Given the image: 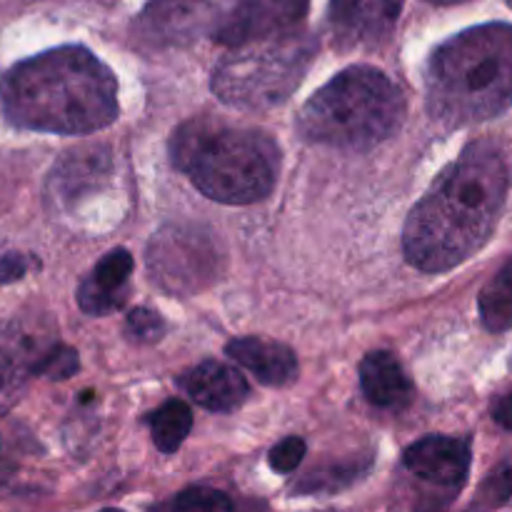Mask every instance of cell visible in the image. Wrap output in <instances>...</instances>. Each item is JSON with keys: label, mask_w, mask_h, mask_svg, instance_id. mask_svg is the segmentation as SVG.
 Instances as JSON below:
<instances>
[{"label": "cell", "mask_w": 512, "mask_h": 512, "mask_svg": "<svg viewBox=\"0 0 512 512\" xmlns=\"http://www.w3.org/2000/svg\"><path fill=\"white\" fill-rule=\"evenodd\" d=\"M508 168L493 143H473L445 170L405 223L403 248L413 268L445 273L478 253L498 225Z\"/></svg>", "instance_id": "cell-1"}, {"label": "cell", "mask_w": 512, "mask_h": 512, "mask_svg": "<svg viewBox=\"0 0 512 512\" xmlns=\"http://www.w3.org/2000/svg\"><path fill=\"white\" fill-rule=\"evenodd\" d=\"M0 103L15 128L85 135L118 118V83L90 50L65 45L13 65L0 78Z\"/></svg>", "instance_id": "cell-2"}, {"label": "cell", "mask_w": 512, "mask_h": 512, "mask_svg": "<svg viewBox=\"0 0 512 512\" xmlns=\"http://www.w3.org/2000/svg\"><path fill=\"white\" fill-rule=\"evenodd\" d=\"M428 110L445 125H473L512 105V25L463 30L433 50L425 73Z\"/></svg>", "instance_id": "cell-3"}, {"label": "cell", "mask_w": 512, "mask_h": 512, "mask_svg": "<svg viewBox=\"0 0 512 512\" xmlns=\"http://www.w3.org/2000/svg\"><path fill=\"white\" fill-rule=\"evenodd\" d=\"M173 163L195 188L225 205L263 200L278 183L280 150L268 135L230 130L205 120L175 130Z\"/></svg>", "instance_id": "cell-4"}, {"label": "cell", "mask_w": 512, "mask_h": 512, "mask_svg": "<svg viewBox=\"0 0 512 512\" xmlns=\"http://www.w3.org/2000/svg\"><path fill=\"white\" fill-rule=\"evenodd\" d=\"M405 95L383 70L355 65L335 75L298 115L305 140L330 148L368 150L398 133Z\"/></svg>", "instance_id": "cell-5"}, {"label": "cell", "mask_w": 512, "mask_h": 512, "mask_svg": "<svg viewBox=\"0 0 512 512\" xmlns=\"http://www.w3.org/2000/svg\"><path fill=\"white\" fill-rule=\"evenodd\" d=\"M318 53L315 38L285 33L235 45L213 73V93L225 105L265 110L285 103L308 73Z\"/></svg>", "instance_id": "cell-6"}, {"label": "cell", "mask_w": 512, "mask_h": 512, "mask_svg": "<svg viewBox=\"0 0 512 512\" xmlns=\"http://www.w3.org/2000/svg\"><path fill=\"white\" fill-rule=\"evenodd\" d=\"M220 253L213 235L195 225H168L148 248L155 283L170 295H190L220 275Z\"/></svg>", "instance_id": "cell-7"}, {"label": "cell", "mask_w": 512, "mask_h": 512, "mask_svg": "<svg viewBox=\"0 0 512 512\" xmlns=\"http://www.w3.org/2000/svg\"><path fill=\"white\" fill-rule=\"evenodd\" d=\"M310 0H233L213 28L215 43L245 45L253 40L293 33L308 13Z\"/></svg>", "instance_id": "cell-8"}, {"label": "cell", "mask_w": 512, "mask_h": 512, "mask_svg": "<svg viewBox=\"0 0 512 512\" xmlns=\"http://www.w3.org/2000/svg\"><path fill=\"white\" fill-rule=\"evenodd\" d=\"M215 23L213 0H150L138 18V33L153 48H178L213 30Z\"/></svg>", "instance_id": "cell-9"}, {"label": "cell", "mask_w": 512, "mask_h": 512, "mask_svg": "<svg viewBox=\"0 0 512 512\" xmlns=\"http://www.w3.org/2000/svg\"><path fill=\"white\" fill-rule=\"evenodd\" d=\"M405 468L433 488L460 493L470 473V443L460 438H423L405 453Z\"/></svg>", "instance_id": "cell-10"}, {"label": "cell", "mask_w": 512, "mask_h": 512, "mask_svg": "<svg viewBox=\"0 0 512 512\" xmlns=\"http://www.w3.org/2000/svg\"><path fill=\"white\" fill-rule=\"evenodd\" d=\"M403 0H330V25L340 45L383 43L398 25Z\"/></svg>", "instance_id": "cell-11"}, {"label": "cell", "mask_w": 512, "mask_h": 512, "mask_svg": "<svg viewBox=\"0 0 512 512\" xmlns=\"http://www.w3.org/2000/svg\"><path fill=\"white\" fill-rule=\"evenodd\" d=\"M45 350V348H43ZM35 340L15 325L0 328V415L8 413L38 375V360L43 355Z\"/></svg>", "instance_id": "cell-12"}, {"label": "cell", "mask_w": 512, "mask_h": 512, "mask_svg": "<svg viewBox=\"0 0 512 512\" xmlns=\"http://www.w3.org/2000/svg\"><path fill=\"white\" fill-rule=\"evenodd\" d=\"M180 388L198 405L213 413H230L248 398V383L235 368L223 363H200L178 380Z\"/></svg>", "instance_id": "cell-13"}, {"label": "cell", "mask_w": 512, "mask_h": 512, "mask_svg": "<svg viewBox=\"0 0 512 512\" xmlns=\"http://www.w3.org/2000/svg\"><path fill=\"white\" fill-rule=\"evenodd\" d=\"M130 273H133V255L123 248L110 250L93 273L80 283L78 305L88 315H108L125 303Z\"/></svg>", "instance_id": "cell-14"}, {"label": "cell", "mask_w": 512, "mask_h": 512, "mask_svg": "<svg viewBox=\"0 0 512 512\" xmlns=\"http://www.w3.org/2000/svg\"><path fill=\"white\" fill-rule=\"evenodd\" d=\"M225 353L270 388H283L298 378V360L293 350L275 340L238 338L228 343Z\"/></svg>", "instance_id": "cell-15"}, {"label": "cell", "mask_w": 512, "mask_h": 512, "mask_svg": "<svg viewBox=\"0 0 512 512\" xmlns=\"http://www.w3.org/2000/svg\"><path fill=\"white\" fill-rule=\"evenodd\" d=\"M360 385L365 398L385 410H403L413 400V383L400 360L388 350H375L360 363Z\"/></svg>", "instance_id": "cell-16"}, {"label": "cell", "mask_w": 512, "mask_h": 512, "mask_svg": "<svg viewBox=\"0 0 512 512\" xmlns=\"http://www.w3.org/2000/svg\"><path fill=\"white\" fill-rule=\"evenodd\" d=\"M153 443L160 453L170 455L185 443L190 428H193V413L183 400H168L158 410L148 415Z\"/></svg>", "instance_id": "cell-17"}, {"label": "cell", "mask_w": 512, "mask_h": 512, "mask_svg": "<svg viewBox=\"0 0 512 512\" xmlns=\"http://www.w3.org/2000/svg\"><path fill=\"white\" fill-rule=\"evenodd\" d=\"M480 318L490 333L512 328V260L480 293Z\"/></svg>", "instance_id": "cell-18"}, {"label": "cell", "mask_w": 512, "mask_h": 512, "mask_svg": "<svg viewBox=\"0 0 512 512\" xmlns=\"http://www.w3.org/2000/svg\"><path fill=\"white\" fill-rule=\"evenodd\" d=\"M78 365V353L73 348H68V345H50L40 355L38 375H45L50 380H65L78 370Z\"/></svg>", "instance_id": "cell-19"}, {"label": "cell", "mask_w": 512, "mask_h": 512, "mask_svg": "<svg viewBox=\"0 0 512 512\" xmlns=\"http://www.w3.org/2000/svg\"><path fill=\"white\" fill-rule=\"evenodd\" d=\"M170 508H173V510H183V512H193V510L220 512V510H230V508H233V503H230L228 495L220 493V490L190 488V490H185V493H180L178 498H175L173 503H170Z\"/></svg>", "instance_id": "cell-20"}, {"label": "cell", "mask_w": 512, "mask_h": 512, "mask_svg": "<svg viewBox=\"0 0 512 512\" xmlns=\"http://www.w3.org/2000/svg\"><path fill=\"white\" fill-rule=\"evenodd\" d=\"M512 495V470L508 465L495 470L480 488L478 505H488V508H498V505L508 503Z\"/></svg>", "instance_id": "cell-21"}, {"label": "cell", "mask_w": 512, "mask_h": 512, "mask_svg": "<svg viewBox=\"0 0 512 512\" xmlns=\"http://www.w3.org/2000/svg\"><path fill=\"white\" fill-rule=\"evenodd\" d=\"M128 333L138 343H155L163 335V320L148 308H138L128 315Z\"/></svg>", "instance_id": "cell-22"}, {"label": "cell", "mask_w": 512, "mask_h": 512, "mask_svg": "<svg viewBox=\"0 0 512 512\" xmlns=\"http://www.w3.org/2000/svg\"><path fill=\"white\" fill-rule=\"evenodd\" d=\"M303 458H305V440L285 438L283 443H278L273 450H270L268 460H270V468H273L275 473H293V470L303 463Z\"/></svg>", "instance_id": "cell-23"}, {"label": "cell", "mask_w": 512, "mask_h": 512, "mask_svg": "<svg viewBox=\"0 0 512 512\" xmlns=\"http://www.w3.org/2000/svg\"><path fill=\"white\" fill-rule=\"evenodd\" d=\"M28 273V258L20 253L0 255V283H13Z\"/></svg>", "instance_id": "cell-24"}, {"label": "cell", "mask_w": 512, "mask_h": 512, "mask_svg": "<svg viewBox=\"0 0 512 512\" xmlns=\"http://www.w3.org/2000/svg\"><path fill=\"white\" fill-rule=\"evenodd\" d=\"M493 420L500 425V428L510 430L512 433V390L510 393L500 395L493 403Z\"/></svg>", "instance_id": "cell-25"}, {"label": "cell", "mask_w": 512, "mask_h": 512, "mask_svg": "<svg viewBox=\"0 0 512 512\" xmlns=\"http://www.w3.org/2000/svg\"><path fill=\"white\" fill-rule=\"evenodd\" d=\"M430 3H440V5H453V3H463V0H430Z\"/></svg>", "instance_id": "cell-26"}, {"label": "cell", "mask_w": 512, "mask_h": 512, "mask_svg": "<svg viewBox=\"0 0 512 512\" xmlns=\"http://www.w3.org/2000/svg\"><path fill=\"white\" fill-rule=\"evenodd\" d=\"M508 3H510V5H512V0H508Z\"/></svg>", "instance_id": "cell-27"}]
</instances>
